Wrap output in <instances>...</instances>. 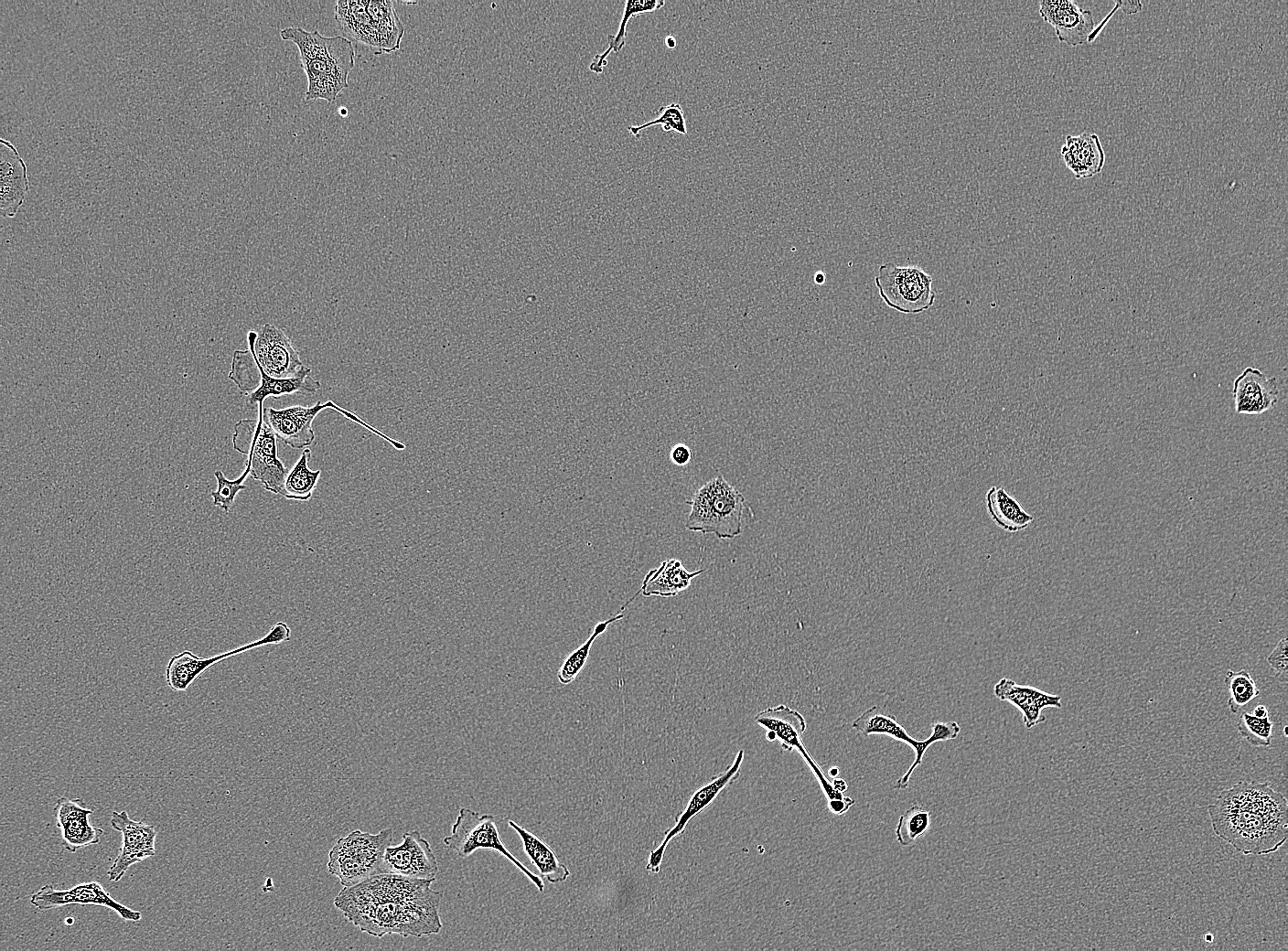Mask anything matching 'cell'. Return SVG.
I'll return each instance as SVG.
<instances>
[{
  "label": "cell",
  "mask_w": 1288,
  "mask_h": 951,
  "mask_svg": "<svg viewBox=\"0 0 1288 951\" xmlns=\"http://www.w3.org/2000/svg\"><path fill=\"white\" fill-rule=\"evenodd\" d=\"M434 881L380 873L344 887L334 905L361 932L375 937L431 935L443 927V892L431 888Z\"/></svg>",
  "instance_id": "obj_1"
},
{
  "label": "cell",
  "mask_w": 1288,
  "mask_h": 951,
  "mask_svg": "<svg viewBox=\"0 0 1288 951\" xmlns=\"http://www.w3.org/2000/svg\"><path fill=\"white\" fill-rule=\"evenodd\" d=\"M1288 804L1267 783L1240 781L1208 807L1213 832L1237 851L1264 856L1287 839Z\"/></svg>",
  "instance_id": "obj_2"
},
{
  "label": "cell",
  "mask_w": 1288,
  "mask_h": 951,
  "mask_svg": "<svg viewBox=\"0 0 1288 951\" xmlns=\"http://www.w3.org/2000/svg\"><path fill=\"white\" fill-rule=\"evenodd\" d=\"M283 40L295 44L301 67L307 78L305 101L333 102L349 87V74L355 65L352 41L341 36L326 37L317 30L286 27L280 32Z\"/></svg>",
  "instance_id": "obj_3"
},
{
  "label": "cell",
  "mask_w": 1288,
  "mask_h": 951,
  "mask_svg": "<svg viewBox=\"0 0 1288 951\" xmlns=\"http://www.w3.org/2000/svg\"><path fill=\"white\" fill-rule=\"evenodd\" d=\"M685 503L691 506L686 529L720 540L739 536L744 519L754 516L742 493L721 475L703 485Z\"/></svg>",
  "instance_id": "obj_4"
},
{
  "label": "cell",
  "mask_w": 1288,
  "mask_h": 951,
  "mask_svg": "<svg viewBox=\"0 0 1288 951\" xmlns=\"http://www.w3.org/2000/svg\"><path fill=\"white\" fill-rule=\"evenodd\" d=\"M392 834L391 828L376 834L357 829L339 838L328 854L329 873L338 877L344 887L384 873L383 856L392 841Z\"/></svg>",
  "instance_id": "obj_5"
},
{
  "label": "cell",
  "mask_w": 1288,
  "mask_h": 951,
  "mask_svg": "<svg viewBox=\"0 0 1288 951\" xmlns=\"http://www.w3.org/2000/svg\"><path fill=\"white\" fill-rule=\"evenodd\" d=\"M755 721L766 730L768 741H778L783 751L795 750L800 754L819 781L832 813L843 814L854 804V800L834 787L833 783L827 778L810 754L802 740L807 727L806 721L798 711L784 704L768 707L756 715Z\"/></svg>",
  "instance_id": "obj_6"
},
{
  "label": "cell",
  "mask_w": 1288,
  "mask_h": 951,
  "mask_svg": "<svg viewBox=\"0 0 1288 951\" xmlns=\"http://www.w3.org/2000/svg\"><path fill=\"white\" fill-rule=\"evenodd\" d=\"M255 419H242L234 426V450L247 455L250 475L274 494H280L287 468L278 458L276 436L263 420V403Z\"/></svg>",
  "instance_id": "obj_7"
},
{
  "label": "cell",
  "mask_w": 1288,
  "mask_h": 951,
  "mask_svg": "<svg viewBox=\"0 0 1288 951\" xmlns=\"http://www.w3.org/2000/svg\"><path fill=\"white\" fill-rule=\"evenodd\" d=\"M443 842L462 858H467L478 849L496 851L518 868L539 892L544 890L542 878L531 871L505 846L491 814H479L461 807L450 834L444 838Z\"/></svg>",
  "instance_id": "obj_8"
},
{
  "label": "cell",
  "mask_w": 1288,
  "mask_h": 951,
  "mask_svg": "<svg viewBox=\"0 0 1288 951\" xmlns=\"http://www.w3.org/2000/svg\"><path fill=\"white\" fill-rule=\"evenodd\" d=\"M933 278L918 266H898L886 262L878 269L875 283L884 303L905 315H918L929 309L936 298Z\"/></svg>",
  "instance_id": "obj_9"
},
{
  "label": "cell",
  "mask_w": 1288,
  "mask_h": 951,
  "mask_svg": "<svg viewBox=\"0 0 1288 951\" xmlns=\"http://www.w3.org/2000/svg\"><path fill=\"white\" fill-rule=\"evenodd\" d=\"M852 727L864 736L886 735L907 744L914 750L915 760L907 771L897 779L895 785V788L897 790H903L908 786L914 770L921 764L925 753L933 743L956 739L961 730L955 721H938L932 724L929 737L919 741L910 736L907 730L897 722L894 715L883 712L877 706L864 711L853 721Z\"/></svg>",
  "instance_id": "obj_10"
},
{
  "label": "cell",
  "mask_w": 1288,
  "mask_h": 951,
  "mask_svg": "<svg viewBox=\"0 0 1288 951\" xmlns=\"http://www.w3.org/2000/svg\"><path fill=\"white\" fill-rule=\"evenodd\" d=\"M247 342L262 369L271 377H294L305 366L290 338L273 324L265 323L258 332L249 331Z\"/></svg>",
  "instance_id": "obj_11"
},
{
  "label": "cell",
  "mask_w": 1288,
  "mask_h": 951,
  "mask_svg": "<svg viewBox=\"0 0 1288 951\" xmlns=\"http://www.w3.org/2000/svg\"><path fill=\"white\" fill-rule=\"evenodd\" d=\"M30 903L39 910H50L69 905L102 906L114 911L123 920L138 922L141 913L119 903L98 882L79 883L70 889L57 890L43 885L30 896Z\"/></svg>",
  "instance_id": "obj_12"
},
{
  "label": "cell",
  "mask_w": 1288,
  "mask_h": 951,
  "mask_svg": "<svg viewBox=\"0 0 1288 951\" xmlns=\"http://www.w3.org/2000/svg\"><path fill=\"white\" fill-rule=\"evenodd\" d=\"M744 750H739L730 766L714 777L709 783L698 788L691 796L685 808L676 817L675 824L664 835L661 843L649 857L646 869L657 873L660 871L666 848L671 839L681 836L691 819L705 809L717 797L721 791L739 777L744 760Z\"/></svg>",
  "instance_id": "obj_13"
},
{
  "label": "cell",
  "mask_w": 1288,
  "mask_h": 951,
  "mask_svg": "<svg viewBox=\"0 0 1288 951\" xmlns=\"http://www.w3.org/2000/svg\"><path fill=\"white\" fill-rule=\"evenodd\" d=\"M110 822L122 834V845L107 875L111 882H119L132 865L156 855V830L144 820L132 819L126 811H113Z\"/></svg>",
  "instance_id": "obj_14"
},
{
  "label": "cell",
  "mask_w": 1288,
  "mask_h": 951,
  "mask_svg": "<svg viewBox=\"0 0 1288 951\" xmlns=\"http://www.w3.org/2000/svg\"><path fill=\"white\" fill-rule=\"evenodd\" d=\"M383 871L413 879L435 880L438 863L429 841L414 829L404 832L400 844L387 847Z\"/></svg>",
  "instance_id": "obj_15"
},
{
  "label": "cell",
  "mask_w": 1288,
  "mask_h": 951,
  "mask_svg": "<svg viewBox=\"0 0 1288 951\" xmlns=\"http://www.w3.org/2000/svg\"><path fill=\"white\" fill-rule=\"evenodd\" d=\"M332 401L312 406L294 405L284 409L263 408V420L282 442L294 449L309 446L315 440L313 422L325 409H331Z\"/></svg>",
  "instance_id": "obj_16"
},
{
  "label": "cell",
  "mask_w": 1288,
  "mask_h": 951,
  "mask_svg": "<svg viewBox=\"0 0 1288 951\" xmlns=\"http://www.w3.org/2000/svg\"><path fill=\"white\" fill-rule=\"evenodd\" d=\"M57 827L60 829L62 845L70 852L98 844L104 831L90 822L93 810L82 798L60 796L54 807Z\"/></svg>",
  "instance_id": "obj_17"
},
{
  "label": "cell",
  "mask_w": 1288,
  "mask_h": 951,
  "mask_svg": "<svg viewBox=\"0 0 1288 951\" xmlns=\"http://www.w3.org/2000/svg\"><path fill=\"white\" fill-rule=\"evenodd\" d=\"M1039 5L1041 17L1054 27L1060 42L1074 47L1088 42L1094 30L1090 10L1068 0H1042Z\"/></svg>",
  "instance_id": "obj_18"
},
{
  "label": "cell",
  "mask_w": 1288,
  "mask_h": 951,
  "mask_svg": "<svg viewBox=\"0 0 1288 951\" xmlns=\"http://www.w3.org/2000/svg\"><path fill=\"white\" fill-rule=\"evenodd\" d=\"M1274 377L1256 368H1246L1234 380L1232 395L1236 413L1259 415L1272 409L1279 398Z\"/></svg>",
  "instance_id": "obj_19"
},
{
  "label": "cell",
  "mask_w": 1288,
  "mask_h": 951,
  "mask_svg": "<svg viewBox=\"0 0 1288 951\" xmlns=\"http://www.w3.org/2000/svg\"><path fill=\"white\" fill-rule=\"evenodd\" d=\"M997 699L1014 706L1022 713L1026 729L1044 722L1043 711L1046 708L1062 707L1061 697L1047 693L1036 687L1021 685L1009 678H1002L993 687Z\"/></svg>",
  "instance_id": "obj_20"
},
{
  "label": "cell",
  "mask_w": 1288,
  "mask_h": 951,
  "mask_svg": "<svg viewBox=\"0 0 1288 951\" xmlns=\"http://www.w3.org/2000/svg\"><path fill=\"white\" fill-rule=\"evenodd\" d=\"M0 213L3 218L16 215L29 190L27 166L16 148L0 140Z\"/></svg>",
  "instance_id": "obj_21"
},
{
  "label": "cell",
  "mask_w": 1288,
  "mask_h": 951,
  "mask_svg": "<svg viewBox=\"0 0 1288 951\" xmlns=\"http://www.w3.org/2000/svg\"><path fill=\"white\" fill-rule=\"evenodd\" d=\"M703 572L704 569L692 572H688L678 559L672 558L663 561L658 567L651 569L645 575L639 590L621 607V610H624L639 593L646 597L651 595L660 597L675 596L689 588L692 580Z\"/></svg>",
  "instance_id": "obj_22"
},
{
  "label": "cell",
  "mask_w": 1288,
  "mask_h": 951,
  "mask_svg": "<svg viewBox=\"0 0 1288 951\" xmlns=\"http://www.w3.org/2000/svg\"><path fill=\"white\" fill-rule=\"evenodd\" d=\"M1061 156L1075 177L1089 178L1099 174L1105 164V153L1096 134L1084 132L1068 135L1061 147Z\"/></svg>",
  "instance_id": "obj_23"
},
{
  "label": "cell",
  "mask_w": 1288,
  "mask_h": 951,
  "mask_svg": "<svg viewBox=\"0 0 1288 951\" xmlns=\"http://www.w3.org/2000/svg\"><path fill=\"white\" fill-rule=\"evenodd\" d=\"M257 365L260 371L259 386L252 392L246 394V404L250 408L258 407L269 397L278 398L294 394L313 395L321 387L320 382L310 375L311 369L306 366L294 377L277 379L267 375L258 362Z\"/></svg>",
  "instance_id": "obj_24"
},
{
  "label": "cell",
  "mask_w": 1288,
  "mask_h": 951,
  "mask_svg": "<svg viewBox=\"0 0 1288 951\" xmlns=\"http://www.w3.org/2000/svg\"><path fill=\"white\" fill-rule=\"evenodd\" d=\"M508 824L521 838L523 851L542 878L551 883H560L567 880L570 876L569 869L560 861L547 843L513 820H509Z\"/></svg>",
  "instance_id": "obj_25"
},
{
  "label": "cell",
  "mask_w": 1288,
  "mask_h": 951,
  "mask_svg": "<svg viewBox=\"0 0 1288 951\" xmlns=\"http://www.w3.org/2000/svg\"><path fill=\"white\" fill-rule=\"evenodd\" d=\"M335 19L348 39L377 50V37L367 9V1H337Z\"/></svg>",
  "instance_id": "obj_26"
},
{
  "label": "cell",
  "mask_w": 1288,
  "mask_h": 951,
  "mask_svg": "<svg viewBox=\"0 0 1288 951\" xmlns=\"http://www.w3.org/2000/svg\"><path fill=\"white\" fill-rule=\"evenodd\" d=\"M988 513L994 523L1010 533L1025 529L1034 520L1004 488L992 486L986 494Z\"/></svg>",
  "instance_id": "obj_27"
},
{
  "label": "cell",
  "mask_w": 1288,
  "mask_h": 951,
  "mask_svg": "<svg viewBox=\"0 0 1288 951\" xmlns=\"http://www.w3.org/2000/svg\"><path fill=\"white\" fill-rule=\"evenodd\" d=\"M376 37L378 53H392L400 48L404 27L391 1H367Z\"/></svg>",
  "instance_id": "obj_28"
},
{
  "label": "cell",
  "mask_w": 1288,
  "mask_h": 951,
  "mask_svg": "<svg viewBox=\"0 0 1288 951\" xmlns=\"http://www.w3.org/2000/svg\"><path fill=\"white\" fill-rule=\"evenodd\" d=\"M624 4L625 7L617 32L615 35L609 34L607 36V48L604 52L596 54L589 65V69L596 74L603 72L604 68L607 65L606 59L611 52L617 53L624 48L627 38V27L629 20L638 16L646 13H653L660 9L665 5V1L628 0L625 1Z\"/></svg>",
  "instance_id": "obj_29"
},
{
  "label": "cell",
  "mask_w": 1288,
  "mask_h": 951,
  "mask_svg": "<svg viewBox=\"0 0 1288 951\" xmlns=\"http://www.w3.org/2000/svg\"><path fill=\"white\" fill-rule=\"evenodd\" d=\"M215 664L212 656L200 657L189 650L181 651L169 659L166 668V681L172 690L186 691Z\"/></svg>",
  "instance_id": "obj_30"
},
{
  "label": "cell",
  "mask_w": 1288,
  "mask_h": 951,
  "mask_svg": "<svg viewBox=\"0 0 1288 951\" xmlns=\"http://www.w3.org/2000/svg\"><path fill=\"white\" fill-rule=\"evenodd\" d=\"M311 450L306 448L293 468L288 471L280 495L287 499L308 500L315 490L321 470L312 471L308 466Z\"/></svg>",
  "instance_id": "obj_31"
},
{
  "label": "cell",
  "mask_w": 1288,
  "mask_h": 951,
  "mask_svg": "<svg viewBox=\"0 0 1288 951\" xmlns=\"http://www.w3.org/2000/svg\"><path fill=\"white\" fill-rule=\"evenodd\" d=\"M623 616L624 614H618L595 625L590 636L565 658L558 669L557 679L561 684L568 685L574 680L585 666L595 640L606 630L611 623L618 621Z\"/></svg>",
  "instance_id": "obj_32"
},
{
  "label": "cell",
  "mask_w": 1288,
  "mask_h": 951,
  "mask_svg": "<svg viewBox=\"0 0 1288 951\" xmlns=\"http://www.w3.org/2000/svg\"><path fill=\"white\" fill-rule=\"evenodd\" d=\"M931 815L928 809L914 805L902 814L895 833L896 840L903 847L914 845L930 828Z\"/></svg>",
  "instance_id": "obj_33"
},
{
  "label": "cell",
  "mask_w": 1288,
  "mask_h": 951,
  "mask_svg": "<svg viewBox=\"0 0 1288 951\" xmlns=\"http://www.w3.org/2000/svg\"><path fill=\"white\" fill-rule=\"evenodd\" d=\"M1224 682L1229 692L1228 706L1233 714L1261 693L1250 673L1246 669L1228 670Z\"/></svg>",
  "instance_id": "obj_34"
},
{
  "label": "cell",
  "mask_w": 1288,
  "mask_h": 951,
  "mask_svg": "<svg viewBox=\"0 0 1288 951\" xmlns=\"http://www.w3.org/2000/svg\"><path fill=\"white\" fill-rule=\"evenodd\" d=\"M259 374L256 359L249 347L245 350L238 349L233 352L231 368L228 377L245 395L258 388Z\"/></svg>",
  "instance_id": "obj_35"
},
{
  "label": "cell",
  "mask_w": 1288,
  "mask_h": 951,
  "mask_svg": "<svg viewBox=\"0 0 1288 951\" xmlns=\"http://www.w3.org/2000/svg\"><path fill=\"white\" fill-rule=\"evenodd\" d=\"M1273 725L1274 722L1269 716L1258 718L1253 714L1242 712L1238 720L1237 729L1250 745L1263 747L1272 743Z\"/></svg>",
  "instance_id": "obj_36"
},
{
  "label": "cell",
  "mask_w": 1288,
  "mask_h": 951,
  "mask_svg": "<svg viewBox=\"0 0 1288 951\" xmlns=\"http://www.w3.org/2000/svg\"><path fill=\"white\" fill-rule=\"evenodd\" d=\"M656 125H660L665 133L674 131L680 134H687L686 119L683 109L680 104L675 102L660 107V114L654 120L639 125H631L628 130L633 136L639 138V134L643 130Z\"/></svg>",
  "instance_id": "obj_37"
},
{
  "label": "cell",
  "mask_w": 1288,
  "mask_h": 951,
  "mask_svg": "<svg viewBox=\"0 0 1288 951\" xmlns=\"http://www.w3.org/2000/svg\"><path fill=\"white\" fill-rule=\"evenodd\" d=\"M249 475L250 469L247 465H245L244 472L238 478L233 480L227 479L221 471H215L214 476L217 479L218 488L210 494L213 498V505L222 508L226 513H229L236 495L241 490L247 488L246 486L243 485V482Z\"/></svg>",
  "instance_id": "obj_38"
},
{
  "label": "cell",
  "mask_w": 1288,
  "mask_h": 951,
  "mask_svg": "<svg viewBox=\"0 0 1288 951\" xmlns=\"http://www.w3.org/2000/svg\"><path fill=\"white\" fill-rule=\"evenodd\" d=\"M1288 641L1286 637L1282 638L1267 657V662L1274 671V676L1281 683L1285 684L1288 679Z\"/></svg>",
  "instance_id": "obj_39"
},
{
  "label": "cell",
  "mask_w": 1288,
  "mask_h": 951,
  "mask_svg": "<svg viewBox=\"0 0 1288 951\" xmlns=\"http://www.w3.org/2000/svg\"><path fill=\"white\" fill-rule=\"evenodd\" d=\"M692 451L684 443H678L671 447L670 452L671 461L679 466L688 465L692 460Z\"/></svg>",
  "instance_id": "obj_40"
},
{
  "label": "cell",
  "mask_w": 1288,
  "mask_h": 951,
  "mask_svg": "<svg viewBox=\"0 0 1288 951\" xmlns=\"http://www.w3.org/2000/svg\"><path fill=\"white\" fill-rule=\"evenodd\" d=\"M1119 8L1126 15L1138 13L1142 10L1143 5L1140 1H1115Z\"/></svg>",
  "instance_id": "obj_41"
},
{
  "label": "cell",
  "mask_w": 1288,
  "mask_h": 951,
  "mask_svg": "<svg viewBox=\"0 0 1288 951\" xmlns=\"http://www.w3.org/2000/svg\"><path fill=\"white\" fill-rule=\"evenodd\" d=\"M1252 714L1258 718H1265L1269 716L1268 708L1264 705L1259 704L1254 708Z\"/></svg>",
  "instance_id": "obj_42"
},
{
  "label": "cell",
  "mask_w": 1288,
  "mask_h": 951,
  "mask_svg": "<svg viewBox=\"0 0 1288 951\" xmlns=\"http://www.w3.org/2000/svg\"><path fill=\"white\" fill-rule=\"evenodd\" d=\"M665 45L669 49H674L677 45L676 38L672 36H667L665 37Z\"/></svg>",
  "instance_id": "obj_43"
},
{
  "label": "cell",
  "mask_w": 1288,
  "mask_h": 951,
  "mask_svg": "<svg viewBox=\"0 0 1288 951\" xmlns=\"http://www.w3.org/2000/svg\"><path fill=\"white\" fill-rule=\"evenodd\" d=\"M814 280H815V283H818V284H822V283H824V281H825V275H824V273L821 272H817V273L815 274V276H814Z\"/></svg>",
  "instance_id": "obj_44"
},
{
  "label": "cell",
  "mask_w": 1288,
  "mask_h": 951,
  "mask_svg": "<svg viewBox=\"0 0 1288 951\" xmlns=\"http://www.w3.org/2000/svg\"><path fill=\"white\" fill-rule=\"evenodd\" d=\"M1205 940L1208 941V942H1211V941L1213 940L1212 935H1210V934L1208 935V934H1207V935H1205Z\"/></svg>",
  "instance_id": "obj_45"
},
{
  "label": "cell",
  "mask_w": 1288,
  "mask_h": 951,
  "mask_svg": "<svg viewBox=\"0 0 1288 951\" xmlns=\"http://www.w3.org/2000/svg\"><path fill=\"white\" fill-rule=\"evenodd\" d=\"M837 774H838V769H836V768H833L832 771H831V775H832V776H833V775H836Z\"/></svg>",
  "instance_id": "obj_46"
}]
</instances>
